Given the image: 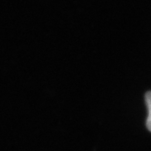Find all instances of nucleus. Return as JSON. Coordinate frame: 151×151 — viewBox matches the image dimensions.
<instances>
[{
	"label": "nucleus",
	"instance_id": "obj_1",
	"mask_svg": "<svg viewBox=\"0 0 151 151\" xmlns=\"http://www.w3.org/2000/svg\"><path fill=\"white\" fill-rule=\"evenodd\" d=\"M145 101L148 109V116L146 121L147 128L151 132V91H147L145 94Z\"/></svg>",
	"mask_w": 151,
	"mask_h": 151
}]
</instances>
